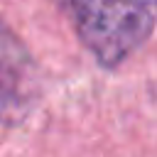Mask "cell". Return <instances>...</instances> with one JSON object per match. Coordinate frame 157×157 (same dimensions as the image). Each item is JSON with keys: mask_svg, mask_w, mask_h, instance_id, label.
<instances>
[{"mask_svg": "<svg viewBox=\"0 0 157 157\" xmlns=\"http://www.w3.org/2000/svg\"><path fill=\"white\" fill-rule=\"evenodd\" d=\"M81 42L103 66H118L152 32L157 0H71Z\"/></svg>", "mask_w": 157, "mask_h": 157, "instance_id": "1", "label": "cell"}, {"mask_svg": "<svg viewBox=\"0 0 157 157\" xmlns=\"http://www.w3.org/2000/svg\"><path fill=\"white\" fill-rule=\"evenodd\" d=\"M37 98V66L0 20V123L22 118Z\"/></svg>", "mask_w": 157, "mask_h": 157, "instance_id": "2", "label": "cell"}, {"mask_svg": "<svg viewBox=\"0 0 157 157\" xmlns=\"http://www.w3.org/2000/svg\"><path fill=\"white\" fill-rule=\"evenodd\" d=\"M69 2H71V0H69Z\"/></svg>", "mask_w": 157, "mask_h": 157, "instance_id": "3", "label": "cell"}]
</instances>
